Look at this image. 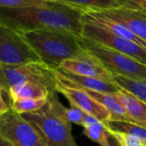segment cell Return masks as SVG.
Masks as SVG:
<instances>
[{
    "label": "cell",
    "instance_id": "2",
    "mask_svg": "<svg viewBox=\"0 0 146 146\" xmlns=\"http://www.w3.org/2000/svg\"><path fill=\"white\" fill-rule=\"evenodd\" d=\"M21 35L40 61L51 69L58 70L67 59L96 60L84 49L82 39L72 35L51 30H33Z\"/></svg>",
    "mask_w": 146,
    "mask_h": 146
},
{
    "label": "cell",
    "instance_id": "16",
    "mask_svg": "<svg viewBox=\"0 0 146 146\" xmlns=\"http://www.w3.org/2000/svg\"><path fill=\"white\" fill-rule=\"evenodd\" d=\"M61 77V76H60ZM94 100L104 106L110 113L111 118L109 120H119V121H127L131 122V119L126 115L124 108H122L119 102L115 98L113 94L96 92L91 90H85ZM132 123V122H131Z\"/></svg>",
    "mask_w": 146,
    "mask_h": 146
},
{
    "label": "cell",
    "instance_id": "1",
    "mask_svg": "<svg viewBox=\"0 0 146 146\" xmlns=\"http://www.w3.org/2000/svg\"><path fill=\"white\" fill-rule=\"evenodd\" d=\"M0 23L19 33L51 30L84 38L83 11L60 1L50 2L46 6L0 7Z\"/></svg>",
    "mask_w": 146,
    "mask_h": 146
},
{
    "label": "cell",
    "instance_id": "9",
    "mask_svg": "<svg viewBox=\"0 0 146 146\" xmlns=\"http://www.w3.org/2000/svg\"><path fill=\"white\" fill-rule=\"evenodd\" d=\"M56 79V91L62 94L69 101L71 106H76L81 108L84 112L94 116L101 122L110 119L111 114L104 106L94 100L85 90L66 83L60 77L57 70Z\"/></svg>",
    "mask_w": 146,
    "mask_h": 146
},
{
    "label": "cell",
    "instance_id": "21",
    "mask_svg": "<svg viewBox=\"0 0 146 146\" xmlns=\"http://www.w3.org/2000/svg\"><path fill=\"white\" fill-rule=\"evenodd\" d=\"M50 2L44 0H0V7L19 8L30 6H46Z\"/></svg>",
    "mask_w": 146,
    "mask_h": 146
},
{
    "label": "cell",
    "instance_id": "10",
    "mask_svg": "<svg viewBox=\"0 0 146 146\" xmlns=\"http://www.w3.org/2000/svg\"><path fill=\"white\" fill-rule=\"evenodd\" d=\"M97 12L118 22L131 30L137 37L146 41V14L142 11L122 7Z\"/></svg>",
    "mask_w": 146,
    "mask_h": 146
},
{
    "label": "cell",
    "instance_id": "20",
    "mask_svg": "<svg viewBox=\"0 0 146 146\" xmlns=\"http://www.w3.org/2000/svg\"><path fill=\"white\" fill-rule=\"evenodd\" d=\"M47 99H20L11 101V109L19 114L36 112L46 104Z\"/></svg>",
    "mask_w": 146,
    "mask_h": 146
},
{
    "label": "cell",
    "instance_id": "14",
    "mask_svg": "<svg viewBox=\"0 0 146 146\" xmlns=\"http://www.w3.org/2000/svg\"><path fill=\"white\" fill-rule=\"evenodd\" d=\"M52 94L47 87L36 82H26L12 86L7 95L10 102L20 99H47Z\"/></svg>",
    "mask_w": 146,
    "mask_h": 146
},
{
    "label": "cell",
    "instance_id": "27",
    "mask_svg": "<svg viewBox=\"0 0 146 146\" xmlns=\"http://www.w3.org/2000/svg\"><path fill=\"white\" fill-rule=\"evenodd\" d=\"M141 11H142L143 13H145V14H146V2L142 5V7H141Z\"/></svg>",
    "mask_w": 146,
    "mask_h": 146
},
{
    "label": "cell",
    "instance_id": "29",
    "mask_svg": "<svg viewBox=\"0 0 146 146\" xmlns=\"http://www.w3.org/2000/svg\"><path fill=\"white\" fill-rule=\"evenodd\" d=\"M1 114H2V113H0V115H1Z\"/></svg>",
    "mask_w": 146,
    "mask_h": 146
},
{
    "label": "cell",
    "instance_id": "3",
    "mask_svg": "<svg viewBox=\"0 0 146 146\" xmlns=\"http://www.w3.org/2000/svg\"><path fill=\"white\" fill-rule=\"evenodd\" d=\"M57 94H51L41 109L22 115L37 128L48 146H78L71 133V123L66 119L64 107Z\"/></svg>",
    "mask_w": 146,
    "mask_h": 146
},
{
    "label": "cell",
    "instance_id": "25",
    "mask_svg": "<svg viewBox=\"0 0 146 146\" xmlns=\"http://www.w3.org/2000/svg\"><path fill=\"white\" fill-rule=\"evenodd\" d=\"M3 93H5V92L2 90L1 87H0V113L2 114L11 109V105L5 102Z\"/></svg>",
    "mask_w": 146,
    "mask_h": 146
},
{
    "label": "cell",
    "instance_id": "26",
    "mask_svg": "<svg viewBox=\"0 0 146 146\" xmlns=\"http://www.w3.org/2000/svg\"><path fill=\"white\" fill-rule=\"evenodd\" d=\"M0 146H12V145L0 135Z\"/></svg>",
    "mask_w": 146,
    "mask_h": 146
},
{
    "label": "cell",
    "instance_id": "12",
    "mask_svg": "<svg viewBox=\"0 0 146 146\" xmlns=\"http://www.w3.org/2000/svg\"><path fill=\"white\" fill-rule=\"evenodd\" d=\"M113 95L119 102L131 121L146 128V103L123 89Z\"/></svg>",
    "mask_w": 146,
    "mask_h": 146
},
{
    "label": "cell",
    "instance_id": "23",
    "mask_svg": "<svg viewBox=\"0 0 146 146\" xmlns=\"http://www.w3.org/2000/svg\"><path fill=\"white\" fill-rule=\"evenodd\" d=\"M64 116L66 119L70 123H74L78 125L84 126V118L86 113L84 112L81 108L76 107V106H71L70 108H64Z\"/></svg>",
    "mask_w": 146,
    "mask_h": 146
},
{
    "label": "cell",
    "instance_id": "4",
    "mask_svg": "<svg viewBox=\"0 0 146 146\" xmlns=\"http://www.w3.org/2000/svg\"><path fill=\"white\" fill-rule=\"evenodd\" d=\"M84 49L112 75L146 80V64L91 40L83 38Z\"/></svg>",
    "mask_w": 146,
    "mask_h": 146
},
{
    "label": "cell",
    "instance_id": "11",
    "mask_svg": "<svg viewBox=\"0 0 146 146\" xmlns=\"http://www.w3.org/2000/svg\"><path fill=\"white\" fill-rule=\"evenodd\" d=\"M58 70H63L73 74L99 79L109 84H115L113 75L96 60H64Z\"/></svg>",
    "mask_w": 146,
    "mask_h": 146
},
{
    "label": "cell",
    "instance_id": "15",
    "mask_svg": "<svg viewBox=\"0 0 146 146\" xmlns=\"http://www.w3.org/2000/svg\"><path fill=\"white\" fill-rule=\"evenodd\" d=\"M83 134L90 140L97 143L100 146H120L113 131L104 122L98 121L95 124L84 126Z\"/></svg>",
    "mask_w": 146,
    "mask_h": 146
},
{
    "label": "cell",
    "instance_id": "7",
    "mask_svg": "<svg viewBox=\"0 0 146 146\" xmlns=\"http://www.w3.org/2000/svg\"><path fill=\"white\" fill-rule=\"evenodd\" d=\"M41 62L21 33L0 23V63L21 64Z\"/></svg>",
    "mask_w": 146,
    "mask_h": 146
},
{
    "label": "cell",
    "instance_id": "28",
    "mask_svg": "<svg viewBox=\"0 0 146 146\" xmlns=\"http://www.w3.org/2000/svg\"><path fill=\"white\" fill-rule=\"evenodd\" d=\"M44 1H47V2H55V1H58V0H44Z\"/></svg>",
    "mask_w": 146,
    "mask_h": 146
},
{
    "label": "cell",
    "instance_id": "19",
    "mask_svg": "<svg viewBox=\"0 0 146 146\" xmlns=\"http://www.w3.org/2000/svg\"><path fill=\"white\" fill-rule=\"evenodd\" d=\"M104 123L113 131L131 134L146 141V128L141 125L131 122L119 120H108Z\"/></svg>",
    "mask_w": 146,
    "mask_h": 146
},
{
    "label": "cell",
    "instance_id": "18",
    "mask_svg": "<svg viewBox=\"0 0 146 146\" xmlns=\"http://www.w3.org/2000/svg\"><path fill=\"white\" fill-rule=\"evenodd\" d=\"M113 78L120 89L129 91L146 103V80L132 79L117 75H113Z\"/></svg>",
    "mask_w": 146,
    "mask_h": 146
},
{
    "label": "cell",
    "instance_id": "17",
    "mask_svg": "<svg viewBox=\"0 0 146 146\" xmlns=\"http://www.w3.org/2000/svg\"><path fill=\"white\" fill-rule=\"evenodd\" d=\"M58 1L75 7L83 12L105 11L124 7L117 0H58Z\"/></svg>",
    "mask_w": 146,
    "mask_h": 146
},
{
    "label": "cell",
    "instance_id": "24",
    "mask_svg": "<svg viewBox=\"0 0 146 146\" xmlns=\"http://www.w3.org/2000/svg\"><path fill=\"white\" fill-rule=\"evenodd\" d=\"M117 1L121 3L125 8L141 11V7L146 2V0H117Z\"/></svg>",
    "mask_w": 146,
    "mask_h": 146
},
{
    "label": "cell",
    "instance_id": "22",
    "mask_svg": "<svg viewBox=\"0 0 146 146\" xmlns=\"http://www.w3.org/2000/svg\"><path fill=\"white\" fill-rule=\"evenodd\" d=\"M113 133L120 146H146V141L137 136L119 131H113Z\"/></svg>",
    "mask_w": 146,
    "mask_h": 146
},
{
    "label": "cell",
    "instance_id": "5",
    "mask_svg": "<svg viewBox=\"0 0 146 146\" xmlns=\"http://www.w3.org/2000/svg\"><path fill=\"white\" fill-rule=\"evenodd\" d=\"M26 82H36L47 87L51 93L57 92L56 70L42 62L21 64L0 63V87L6 94L12 86Z\"/></svg>",
    "mask_w": 146,
    "mask_h": 146
},
{
    "label": "cell",
    "instance_id": "13",
    "mask_svg": "<svg viewBox=\"0 0 146 146\" xmlns=\"http://www.w3.org/2000/svg\"><path fill=\"white\" fill-rule=\"evenodd\" d=\"M57 71L66 83L84 90L114 94L120 89L116 84H109L99 79L76 75L63 70H57Z\"/></svg>",
    "mask_w": 146,
    "mask_h": 146
},
{
    "label": "cell",
    "instance_id": "6",
    "mask_svg": "<svg viewBox=\"0 0 146 146\" xmlns=\"http://www.w3.org/2000/svg\"><path fill=\"white\" fill-rule=\"evenodd\" d=\"M0 135L12 146H48L37 128L12 109L0 115Z\"/></svg>",
    "mask_w": 146,
    "mask_h": 146
},
{
    "label": "cell",
    "instance_id": "8",
    "mask_svg": "<svg viewBox=\"0 0 146 146\" xmlns=\"http://www.w3.org/2000/svg\"><path fill=\"white\" fill-rule=\"evenodd\" d=\"M83 37L97 42L108 48L124 53L137 61L146 64V48L118 36L110 31L83 19Z\"/></svg>",
    "mask_w": 146,
    "mask_h": 146
}]
</instances>
